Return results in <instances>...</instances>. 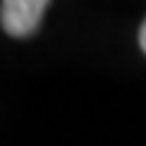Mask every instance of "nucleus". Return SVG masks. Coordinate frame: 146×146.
Instances as JSON below:
<instances>
[{"label":"nucleus","instance_id":"nucleus-1","mask_svg":"<svg viewBox=\"0 0 146 146\" xmlns=\"http://www.w3.org/2000/svg\"><path fill=\"white\" fill-rule=\"evenodd\" d=\"M46 7V0H5L0 7V22H3L5 34L17 36V39L34 34L44 20Z\"/></svg>","mask_w":146,"mask_h":146},{"label":"nucleus","instance_id":"nucleus-2","mask_svg":"<svg viewBox=\"0 0 146 146\" xmlns=\"http://www.w3.org/2000/svg\"><path fill=\"white\" fill-rule=\"evenodd\" d=\"M139 46H141V51L146 54V20L141 22V29H139Z\"/></svg>","mask_w":146,"mask_h":146}]
</instances>
